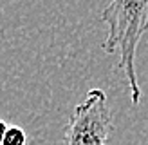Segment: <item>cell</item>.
<instances>
[{"mask_svg":"<svg viewBox=\"0 0 148 145\" xmlns=\"http://www.w3.org/2000/svg\"><path fill=\"white\" fill-rule=\"evenodd\" d=\"M108 36L101 44L107 55H117V65L130 87L132 104H141V89L136 72V55L143 35L148 31V0H112L101 11Z\"/></svg>","mask_w":148,"mask_h":145,"instance_id":"cell-1","label":"cell"},{"mask_svg":"<svg viewBox=\"0 0 148 145\" xmlns=\"http://www.w3.org/2000/svg\"><path fill=\"white\" fill-rule=\"evenodd\" d=\"M114 122L103 89H90L63 129V145H107Z\"/></svg>","mask_w":148,"mask_h":145,"instance_id":"cell-2","label":"cell"},{"mask_svg":"<svg viewBox=\"0 0 148 145\" xmlns=\"http://www.w3.org/2000/svg\"><path fill=\"white\" fill-rule=\"evenodd\" d=\"M25 143H27L25 130L18 125H9V129L5 130L2 145H25Z\"/></svg>","mask_w":148,"mask_h":145,"instance_id":"cell-3","label":"cell"},{"mask_svg":"<svg viewBox=\"0 0 148 145\" xmlns=\"http://www.w3.org/2000/svg\"><path fill=\"white\" fill-rule=\"evenodd\" d=\"M9 129V125H7V123L0 118V145H2V142H4V136H5V130Z\"/></svg>","mask_w":148,"mask_h":145,"instance_id":"cell-4","label":"cell"}]
</instances>
